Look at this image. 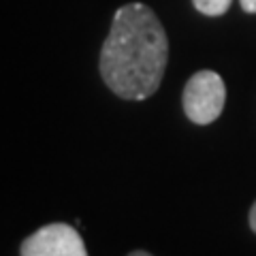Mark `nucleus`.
Masks as SVG:
<instances>
[{
    "label": "nucleus",
    "mask_w": 256,
    "mask_h": 256,
    "mask_svg": "<svg viewBox=\"0 0 256 256\" xmlns=\"http://www.w3.org/2000/svg\"><path fill=\"white\" fill-rule=\"evenodd\" d=\"M169 62V38L156 13L128 2L114 15L100 50V77L120 98L146 100L156 94Z\"/></svg>",
    "instance_id": "f257e3e1"
},
{
    "label": "nucleus",
    "mask_w": 256,
    "mask_h": 256,
    "mask_svg": "<svg viewBox=\"0 0 256 256\" xmlns=\"http://www.w3.org/2000/svg\"><path fill=\"white\" fill-rule=\"evenodd\" d=\"M226 100V88L218 73L214 70H198L184 88V111L190 122L207 126L220 118Z\"/></svg>",
    "instance_id": "f03ea898"
},
{
    "label": "nucleus",
    "mask_w": 256,
    "mask_h": 256,
    "mask_svg": "<svg viewBox=\"0 0 256 256\" xmlns=\"http://www.w3.org/2000/svg\"><path fill=\"white\" fill-rule=\"evenodd\" d=\"M22 256H88L82 235L70 224L54 222L22 242Z\"/></svg>",
    "instance_id": "7ed1b4c3"
},
{
    "label": "nucleus",
    "mask_w": 256,
    "mask_h": 256,
    "mask_svg": "<svg viewBox=\"0 0 256 256\" xmlns=\"http://www.w3.org/2000/svg\"><path fill=\"white\" fill-rule=\"evenodd\" d=\"M196 6V11H201L203 15H210V18H218V15L226 13L228 6L233 0H192Z\"/></svg>",
    "instance_id": "20e7f679"
},
{
    "label": "nucleus",
    "mask_w": 256,
    "mask_h": 256,
    "mask_svg": "<svg viewBox=\"0 0 256 256\" xmlns=\"http://www.w3.org/2000/svg\"><path fill=\"white\" fill-rule=\"evenodd\" d=\"M246 13H256V0H239Z\"/></svg>",
    "instance_id": "39448f33"
},
{
    "label": "nucleus",
    "mask_w": 256,
    "mask_h": 256,
    "mask_svg": "<svg viewBox=\"0 0 256 256\" xmlns=\"http://www.w3.org/2000/svg\"><path fill=\"white\" fill-rule=\"evenodd\" d=\"M250 226H252V230L256 233V203L252 205V210H250Z\"/></svg>",
    "instance_id": "423d86ee"
},
{
    "label": "nucleus",
    "mask_w": 256,
    "mask_h": 256,
    "mask_svg": "<svg viewBox=\"0 0 256 256\" xmlns=\"http://www.w3.org/2000/svg\"><path fill=\"white\" fill-rule=\"evenodd\" d=\"M128 256H152L150 252H143V250H134V252H130Z\"/></svg>",
    "instance_id": "0eeeda50"
}]
</instances>
